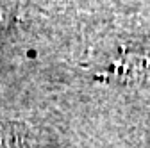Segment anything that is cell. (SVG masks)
Listing matches in <instances>:
<instances>
[{
	"mask_svg": "<svg viewBox=\"0 0 150 148\" xmlns=\"http://www.w3.org/2000/svg\"><path fill=\"white\" fill-rule=\"evenodd\" d=\"M0 148H27L23 134L13 125H0Z\"/></svg>",
	"mask_w": 150,
	"mask_h": 148,
	"instance_id": "cell-1",
	"label": "cell"
}]
</instances>
